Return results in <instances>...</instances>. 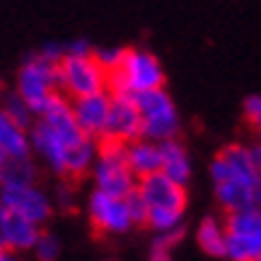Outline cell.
Wrapping results in <instances>:
<instances>
[{"instance_id":"1","label":"cell","mask_w":261,"mask_h":261,"mask_svg":"<svg viewBox=\"0 0 261 261\" xmlns=\"http://www.w3.org/2000/svg\"><path fill=\"white\" fill-rule=\"evenodd\" d=\"M136 195L147 205V229L160 234V232L184 227L187 187L171 181L168 176H163L158 171L136 181Z\"/></svg>"},{"instance_id":"2","label":"cell","mask_w":261,"mask_h":261,"mask_svg":"<svg viewBox=\"0 0 261 261\" xmlns=\"http://www.w3.org/2000/svg\"><path fill=\"white\" fill-rule=\"evenodd\" d=\"M163 86L165 72L160 59L144 48H125L120 67L107 75V91L120 93V96H136V93L155 91Z\"/></svg>"},{"instance_id":"3","label":"cell","mask_w":261,"mask_h":261,"mask_svg":"<svg viewBox=\"0 0 261 261\" xmlns=\"http://www.w3.org/2000/svg\"><path fill=\"white\" fill-rule=\"evenodd\" d=\"M56 86L59 93L69 101L107 91V72L91 54H64L56 62Z\"/></svg>"},{"instance_id":"4","label":"cell","mask_w":261,"mask_h":261,"mask_svg":"<svg viewBox=\"0 0 261 261\" xmlns=\"http://www.w3.org/2000/svg\"><path fill=\"white\" fill-rule=\"evenodd\" d=\"M88 176L93 179L96 192L112 197H128L139 181L125 163V144H115V141H99L96 160H93V168Z\"/></svg>"},{"instance_id":"5","label":"cell","mask_w":261,"mask_h":261,"mask_svg":"<svg viewBox=\"0 0 261 261\" xmlns=\"http://www.w3.org/2000/svg\"><path fill=\"white\" fill-rule=\"evenodd\" d=\"M139 115H141V139L149 141H168V139H179V110L171 99V93L165 88L155 91H144L134 96Z\"/></svg>"},{"instance_id":"6","label":"cell","mask_w":261,"mask_h":261,"mask_svg":"<svg viewBox=\"0 0 261 261\" xmlns=\"http://www.w3.org/2000/svg\"><path fill=\"white\" fill-rule=\"evenodd\" d=\"M224 232H227L224 258L256 261L261 256V208L227 213L224 216Z\"/></svg>"},{"instance_id":"7","label":"cell","mask_w":261,"mask_h":261,"mask_svg":"<svg viewBox=\"0 0 261 261\" xmlns=\"http://www.w3.org/2000/svg\"><path fill=\"white\" fill-rule=\"evenodd\" d=\"M16 93L21 101L30 104L32 112H38L43 101L59 93L56 86V64L40 54H32L16 72Z\"/></svg>"},{"instance_id":"8","label":"cell","mask_w":261,"mask_h":261,"mask_svg":"<svg viewBox=\"0 0 261 261\" xmlns=\"http://www.w3.org/2000/svg\"><path fill=\"white\" fill-rule=\"evenodd\" d=\"M88 221L96 234L104 237H117V234H128L134 229V219L128 213V203L125 197H112L104 192H93L88 195Z\"/></svg>"},{"instance_id":"9","label":"cell","mask_w":261,"mask_h":261,"mask_svg":"<svg viewBox=\"0 0 261 261\" xmlns=\"http://www.w3.org/2000/svg\"><path fill=\"white\" fill-rule=\"evenodd\" d=\"M0 208L19 213L21 219L38 224L43 229L54 216V203L51 195L38 184H24V187H0Z\"/></svg>"},{"instance_id":"10","label":"cell","mask_w":261,"mask_h":261,"mask_svg":"<svg viewBox=\"0 0 261 261\" xmlns=\"http://www.w3.org/2000/svg\"><path fill=\"white\" fill-rule=\"evenodd\" d=\"M134 139H141V115L134 96L110 93V115H107V130L101 141L128 144Z\"/></svg>"},{"instance_id":"11","label":"cell","mask_w":261,"mask_h":261,"mask_svg":"<svg viewBox=\"0 0 261 261\" xmlns=\"http://www.w3.org/2000/svg\"><path fill=\"white\" fill-rule=\"evenodd\" d=\"M107 115H110V91L91 93V96H83V99L72 101V117H75L77 128L93 141L104 139Z\"/></svg>"},{"instance_id":"12","label":"cell","mask_w":261,"mask_h":261,"mask_svg":"<svg viewBox=\"0 0 261 261\" xmlns=\"http://www.w3.org/2000/svg\"><path fill=\"white\" fill-rule=\"evenodd\" d=\"M43 229L38 224H32L27 219H21L19 213L0 208V248L11 253H27L32 251L35 240Z\"/></svg>"},{"instance_id":"13","label":"cell","mask_w":261,"mask_h":261,"mask_svg":"<svg viewBox=\"0 0 261 261\" xmlns=\"http://www.w3.org/2000/svg\"><path fill=\"white\" fill-rule=\"evenodd\" d=\"M160 173L181 187H187L192 179V160L179 139L160 141Z\"/></svg>"},{"instance_id":"14","label":"cell","mask_w":261,"mask_h":261,"mask_svg":"<svg viewBox=\"0 0 261 261\" xmlns=\"http://www.w3.org/2000/svg\"><path fill=\"white\" fill-rule=\"evenodd\" d=\"M125 163L136 179L160 171V144L149 139H134L125 144Z\"/></svg>"},{"instance_id":"15","label":"cell","mask_w":261,"mask_h":261,"mask_svg":"<svg viewBox=\"0 0 261 261\" xmlns=\"http://www.w3.org/2000/svg\"><path fill=\"white\" fill-rule=\"evenodd\" d=\"M32 155L30 149V130L14 123L11 117L0 110V163L6 158H24Z\"/></svg>"},{"instance_id":"16","label":"cell","mask_w":261,"mask_h":261,"mask_svg":"<svg viewBox=\"0 0 261 261\" xmlns=\"http://www.w3.org/2000/svg\"><path fill=\"white\" fill-rule=\"evenodd\" d=\"M40 168L32 155L24 158H6L0 163V187H24V184H38Z\"/></svg>"},{"instance_id":"17","label":"cell","mask_w":261,"mask_h":261,"mask_svg":"<svg viewBox=\"0 0 261 261\" xmlns=\"http://www.w3.org/2000/svg\"><path fill=\"white\" fill-rule=\"evenodd\" d=\"M197 245L200 251L213 256V258H224V248H227V232H224V221L216 216H205L197 224Z\"/></svg>"},{"instance_id":"18","label":"cell","mask_w":261,"mask_h":261,"mask_svg":"<svg viewBox=\"0 0 261 261\" xmlns=\"http://www.w3.org/2000/svg\"><path fill=\"white\" fill-rule=\"evenodd\" d=\"M0 110H3L14 123H19L21 128H27V130H30L32 123H35V112L30 110L27 101L19 99L16 91H14V93H6V96H3V104H0Z\"/></svg>"},{"instance_id":"19","label":"cell","mask_w":261,"mask_h":261,"mask_svg":"<svg viewBox=\"0 0 261 261\" xmlns=\"http://www.w3.org/2000/svg\"><path fill=\"white\" fill-rule=\"evenodd\" d=\"M30 253L35 256V261H59V256H62V243H59V237L54 232L43 229Z\"/></svg>"},{"instance_id":"20","label":"cell","mask_w":261,"mask_h":261,"mask_svg":"<svg viewBox=\"0 0 261 261\" xmlns=\"http://www.w3.org/2000/svg\"><path fill=\"white\" fill-rule=\"evenodd\" d=\"M51 195V203H54V211H72L75 208V189H72V181H64L59 179V184L54 187Z\"/></svg>"},{"instance_id":"21","label":"cell","mask_w":261,"mask_h":261,"mask_svg":"<svg viewBox=\"0 0 261 261\" xmlns=\"http://www.w3.org/2000/svg\"><path fill=\"white\" fill-rule=\"evenodd\" d=\"M123 54H125V48H96L93 51V59H96V62L101 64V69L110 75V72H115V69L120 67Z\"/></svg>"},{"instance_id":"22","label":"cell","mask_w":261,"mask_h":261,"mask_svg":"<svg viewBox=\"0 0 261 261\" xmlns=\"http://www.w3.org/2000/svg\"><path fill=\"white\" fill-rule=\"evenodd\" d=\"M125 203H128L130 219H134V227H147V205H144V200L136 195V189L125 197Z\"/></svg>"},{"instance_id":"23","label":"cell","mask_w":261,"mask_h":261,"mask_svg":"<svg viewBox=\"0 0 261 261\" xmlns=\"http://www.w3.org/2000/svg\"><path fill=\"white\" fill-rule=\"evenodd\" d=\"M245 123L261 136V96L245 99Z\"/></svg>"},{"instance_id":"24","label":"cell","mask_w":261,"mask_h":261,"mask_svg":"<svg viewBox=\"0 0 261 261\" xmlns=\"http://www.w3.org/2000/svg\"><path fill=\"white\" fill-rule=\"evenodd\" d=\"M0 261H21V256H19V253H11V251H3V248H0Z\"/></svg>"},{"instance_id":"25","label":"cell","mask_w":261,"mask_h":261,"mask_svg":"<svg viewBox=\"0 0 261 261\" xmlns=\"http://www.w3.org/2000/svg\"><path fill=\"white\" fill-rule=\"evenodd\" d=\"M251 152H253V160H256V168L261 171V141H258V144H256V147H251Z\"/></svg>"},{"instance_id":"26","label":"cell","mask_w":261,"mask_h":261,"mask_svg":"<svg viewBox=\"0 0 261 261\" xmlns=\"http://www.w3.org/2000/svg\"><path fill=\"white\" fill-rule=\"evenodd\" d=\"M256 261H261V256H258V258H256Z\"/></svg>"}]
</instances>
